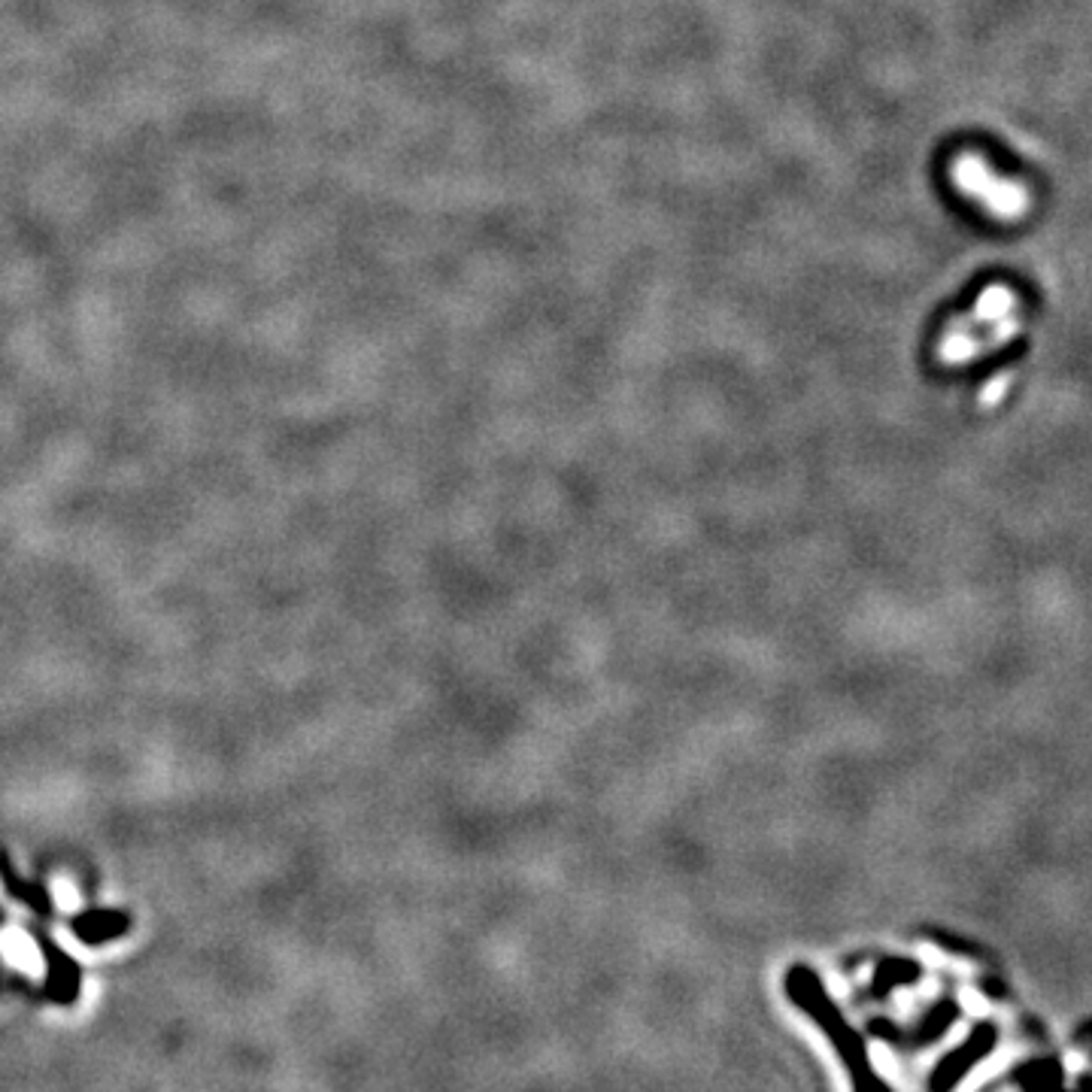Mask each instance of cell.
Masks as SVG:
<instances>
[{
    "mask_svg": "<svg viewBox=\"0 0 1092 1092\" xmlns=\"http://www.w3.org/2000/svg\"><path fill=\"white\" fill-rule=\"evenodd\" d=\"M1016 1083H1023L1026 1092H1065L1062 1089V1069L1056 1062H1029L1016 1069Z\"/></svg>",
    "mask_w": 1092,
    "mask_h": 1092,
    "instance_id": "8992f818",
    "label": "cell"
},
{
    "mask_svg": "<svg viewBox=\"0 0 1092 1092\" xmlns=\"http://www.w3.org/2000/svg\"><path fill=\"white\" fill-rule=\"evenodd\" d=\"M789 996L796 1005L810 1010V1016H816V1023L835 1038V1047H837L843 1065H847L856 1092H889V1086L874 1075L871 1062H868V1050L862 1044V1038L847 1023H843V1016L829 1002V996H823V989H819L816 977L807 972V968H792Z\"/></svg>",
    "mask_w": 1092,
    "mask_h": 1092,
    "instance_id": "6da1fadb",
    "label": "cell"
},
{
    "mask_svg": "<svg viewBox=\"0 0 1092 1092\" xmlns=\"http://www.w3.org/2000/svg\"><path fill=\"white\" fill-rule=\"evenodd\" d=\"M0 886H4V883H0Z\"/></svg>",
    "mask_w": 1092,
    "mask_h": 1092,
    "instance_id": "30bf717a",
    "label": "cell"
},
{
    "mask_svg": "<svg viewBox=\"0 0 1092 1092\" xmlns=\"http://www.w3.org/2000/svg\"><path fill=\"white\" fill-rule=\"evenodd\" d=\"M956 1013H959V1007L953 1005V1002H940L926 1020H923V1026L913 1032V1041L916 1044H920V1041H935V1038H940L944 1035L950 1026H953V1020H956Z\"/></svg>",
    "mask_w": 1092,
    "mask_h": 1092,
    "instance_id": "52a82bcc",
    "label": "cell"
},
{
    "mask_svg": "<svg viewBox=\"0 0 1092 1092\" xmlns=\"http://www.w3.org/2000/svg\"><path fill=\"white\" fill-rule=\"evenodd\" d=\"M883 972L886 974H880V980L874 986L877 996H886L896 983H910V980L920 977V968H916L913 962H889V965H883Z\"/></svg>",
    "mask_w": 1092,
    "mask_h": 1092,
    "instance_id": "ba28073f",
    "label": "cell"
},
{
    "mask_svg": "<svg viewBox=\"0 0 1092 1092\" xmlns=\"http://www.w3.org/2000/svg\"><path fill=\"white\" fill-rule=\"evenodd\" d=\"M996 1041H999V1029L992 1023H980L972 1035L965 1038L962 1047H956L953 1053H947L938 1062V1069L929 1080L932 1092H950L980 1059H986L992 1050H996Z\"/></svg>",
    "mask_w": 1092,
    "mask_h": 1092,
    "instance_id": "3957f363",
    "label": "cell"
},
{
    "mask_svg": "<svg viewBox=\"0 0 1092 1092\" xmlns=\"http://www.w3.org/2000/svg\"><path fill=\"white\" fill-rule=\"evenodd\" d=\"M128 932V920L119 913H91V916H80L77 923H73V938L80 940L83 947H101L107 940H116Z\"/></svg>",
    "mask_w": 1092,
    "mask_h": 1092,
    "instance_id": "5b68a950",
    "label": "cell"
},
{
    "mask_svg": "<svg viewBox=\"0 0 1092 1092\" xmlns=\"http://www.w3.org/2000/svg\"><path fill=\"white\" fill-rule=\"evenodd\" d=\"M52 896H55V904L64 907V910H73V907L80 904V892H77V886H73L67 877H55L52 880Z\"/></svg>",
    "mask_w": 1092,
    "mask_h": 1092,
    "instance_id": "9c48e42d",
    "label": "cell"
},
{
    "mask_svg": "<svg viewBox=\"0 0 1092 1092\" xmlns=\"http://www.w3.org/2000/svg\"><path fill=\"white\" fill-rule=\"evenodd\" d=\"M40 956H43V974H46V989L49 999L55 1005H77L80 1002V989H83V974H80V962L73 959L55 940H37Z\"/></svg>",
    "mask_w": 1092,
    "mask_h": 1092,
    "instance_id": "277c9868",
    "label": "cell"
},
{
    "mask_svg": "<svg viewBox=\"0 0 1092 1092\" xmlns=\"http://www.w3.org/2000/svg\"><path fill=\"white\" fill-rule=\"evenodd\" d=\"M953 186L980 210L1002 222L1023 219L1032 207V194L1020 180H1010L977 153H959L950 164Z\"/></svg>",
    "mask_w": 1092,
    "mask_h": 1092,
    "instance_id": "7a4b0ae2",
    "label": "cell"
}]
</instances>
